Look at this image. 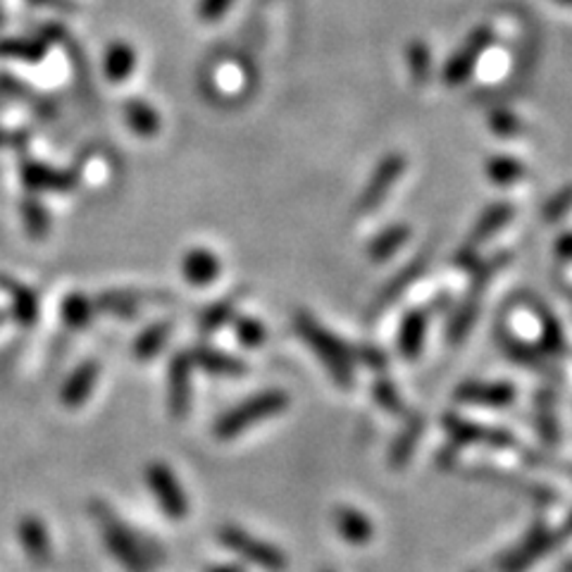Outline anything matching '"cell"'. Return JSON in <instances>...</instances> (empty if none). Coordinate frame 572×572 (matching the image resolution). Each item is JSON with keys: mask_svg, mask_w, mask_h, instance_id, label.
I'll return each mask as SVG.
<instances>
[{"mask_svg": "<svg viewBox=\"0 0 572 572\" xmlns=\"http://www.w3.org/2000/svg\"><path fill=\"white\" fill-rule=\"evenodd\" d=\"M93 518L99 520L107 551L127 572H151V556L143 542L103 504H93Z\"/></svg>", "mask_w": 572, "mask_h": 572, "instance_id": "6da1fadb", "label": "cell"}, {"mask_svg": "<svg viewBox=\"0 0 572 572\" xmlns=\"http://www.w3.org/2000/svg\"><path fill=\"white\" fill-rule=\"evenodd\" d=\"M287 406H289V396L284 392H277V389H272V392H263L258 396L243 401V404L237 406L234 410L225 412L215 424V436L217 440H234V436L241 434L243 430H249L253 424L277 416V412H282Z\"/></svg>", "mask_w": 572, "mask_h": 572, "instance_id": "7a4b0ae2", "label": "cell"}, {"mask_svg": "<svg viewBox=\"0 0 572 572\" xmlns=\"http://www.w3.org/2000/svg\"><path fill=\"white\" fill-rule=\"evenodd\" d=\"M220 542L231 549L234 554H239L241 558H246V561L260 565L270 572H282L289 565V558L282 549H277V546L267 544L258 537H253L246 530L234 527V525H227L220 530Z\"/></svg>", "mask_w": 572, "mask_h": 572, "instance_id": "3957f363", "label": "cell"}, {"mask_svg": "<svg viewBox=\"0 0 572 572\" xmlns=\"http://www.w3.org/2000/svg\"><path fill=\"white\" fill-rule=\"evenodd\" d=\"M298 330L301 334L308 339L310 346L315 348V353L325 360L327 368H330L334 380L342 384V386H351L353 380V372H351V356L348 351L344 348V344L334 339L332 334L322 332L318 325H315L310 318H298Z\"/></svg>", "mask_w": 572, "mask_h": 572, "instance_id": "277c9868", "label": "cell"}, {"mask_svg": "<svg viewBox=\"0 0 572 572\" xmlns=\"http://www.w3.org/2000/svg\"><path fill=\"white\" fill-rule=\"evenodd\" d=\"M145 484H149V490L153 492L157 506L163 508V513L169 520H185L189 513V501H187V494L181 490V484L177 480V474L169 470L165 462H151L149 468H145Z\"/></svg>", "mask_w": 572, "mask_h": 572, "instance_id": "5b68a950", "label": "cell"}, {"mask_svg": "<svg viewBox=\"0 0 572 572\" xmlns=\"http://www.w3.org/2000/svg\"><path fill=\"white\" fill-rule=\"evenodd\" d=\"M490 43H492V31H490V27L474 29L470 34V39L466 41V46H462L460 51L452 60H448V65L444 67V79H446V84H452V87H456V84L466 81L470 77V72H472L474 63H478L480 53Z\"/></svg>", "mask_w": 572, "mask_h": 572, "instance_id": "8992f818", "label": "cell"}, {"mask_svg": "<svg viewBox=\"0 0 572 572\" xmlns=\"http://www.w3.org/2000/svg\"><path fill=\"white\" fill-rule=\"evenodd\" d=\"M17 537L24 546V551H27L29 561L36 565H48L53 558V546H51V537H48V530L39 518L27 516L20 520L17 525Z\"/></svg>", "mask_w": 572, "mask_h": 572, "instance_id": "52a82bcc", "label": "cell"}, {"mask_svg": "<svg viewBox=\"0 0 572 572\" xmlns=\"http://www.w3.org/2000/svg\"><path fill=\"white\" fill-rule=\"evenodd\" d=\"M404 167H406V161L401 155H389L386 161L380 165V169H377L372 181L368 185V191H365V196L360 201V208L363 211H372L377 203H380L384 196L389 187L394 185V181L404 175Z\"/></svg>", "mask_w": 572, "mask_h": 572, "instance_id": "ba28073f", "label": "cell"}, {"mask_svg": "<svg viewBox=\"0 0 572 572\" xmlns=\"http://www.w3.org/2000/svg\"><path fill=\"white\" fill-rule=\"evenodd\" d=\"M191 404V363L187 356H179L169 368V410L177 418H185Z\"/></svg>", "mask_w": 572, "mask_h": 572, "instance_id": "9c48e42d", "label": "cell"}, {"mask_svg": "<svg viewBox=\"0 0 572 572\" xmlns=\"http://www.w3.org/2000/svg\"><path fill=\"white\" fill-rule=\"evenodd\" d=\"M334 522H336V530L342 534V539H346L348 544H368L372 539V522L368 520V516L360 513L356 508H336L334 513Z\"/></svg>", "mask_w": 572, "mask_h": 572, "instance_id": "30bf717a", "label": "cell"}, {"mask_svg": "<svg viewBox=\"0 0 572 572\" xmlns=\"http://www.w3.org/2000/svg\"><path fill=\"white\" fill-rule=\"evenodd\" d=\"M96 380H99V365L91 363V360L84 363L81 368L75 374H72L69 380H67V384L63 386V394H60V396H63V404L67 408L81 406L84 401L89 398L91 389L96 386Z\"/></svg>", "mask_w": 572, "mask_h": 572, "instance_id": "8fae6325", "label": "cell"}, {"mask_svg": "<svg viewBox=\"0 0 572 572\" xmlns=\"http://www.w3.org/2000/svg\"><path fill=\"white\" fill-rule=\"evenodd\" d=\"M424 330H428V318H424V313H410L404 320V327H401L398 334V348L406 358H416L422 351Z\"/></svg>", "mask_w": 572, "mask_h": 572, "instance_id": "7c38bea8", "label": "cell"}, {"mask_svg": "<svg viewBox=\"0 0 572 572\" xmlns=\"http://www.w3.org/2000/svg\"><path fill=\"white\" fill-rule=\"evenodd\" d=\"M220 272V263L208 251H191L185 260V275L193 284H208Z\"/></svg>", "mask_w": 572, "mask_h": 572, "instance_id": "4fadbf2b", "label": "cell"}, {"mask_svg": "<svg viewBox=\"0 0 572 572\" xmlns=\"http://www.w3.org/2000/svg\"><path fill=\"white\" fill-rule=\"evenodd\" d=\"M510 213L513 211H510L508 203H498V205H492V208H486V213L480 217L478 225H474V231L470 237V246L472 243H482L492 234H496V231L510 220Z\"/></svg>", "mask_w": 572, "mask_h": 572, "instance_id": "5bb4252c", "label": "cell"}, {"mask_svg": "<svg viewBox=\"0 0 572 572\" xmlns=\"http://www.w3.org/2000/svg\"><path fill=\"white\" fill-rule=\"evenodd\" d=\"M193 358H196L201 368H205L208 372H215V374H241L243 372V365L237 358H227L217 351L201 348V351L193 353Z\"/></svg>", "mask_w": 572, "mask_h": 572, "instance_id": "9a60e30c", "label": "cell"}, {"mask_svg": "<svg viewBox=\"0 0 572 572\" xmlns=\"http://www.w3.org/2000/svg\"><path fill=\"white\" fill-rule=\"evenodd\" d=\"M486 175H490V179L494 181V185H513V181H518L522 177V165L518 161H513V157H492L490 163H486Z\"/></svg>", "mask_w": 572, "mask_h": 572, "instance_id": "2e32d148", "label": "cell"}, {"mask_svg": "<svg viewBox=\"0 0 572 572\" xmlns=\"http://www.w3.org/2000/svg\"><path fill=\"white\" fill-rule=\"evenodd\" d=\"M134 63H137V58H134V53L129 51L125 43L113 46L111 51H107V60H105L107 77L115 79V81H122L131 72Z\"/></svg>", "mask_w": 572, "mask_h": 572, "instance_id": "e0dca14e", "label": "cell"}, {"mask_svg": "<svg viewBox=\"0 0 572 572\" xmlns=\"http://www.w3.org/2000/svg\"><path fill=\"white\" fill-rule=\"evenodd\" d=\"M127 119L134 129L141 131V137H151V134L157 131V125H161V122H157V113L151 111L145 103H129Z\"/></svg>", "mask_w": 572, "mask_h": 572, "instance_id": "ac0fdd59", "label": "cell"}, {"mask_svg": "<svg viewBox=\"0 0 572 572\" xmlns=\"http://www.w3.org/2000/svg\"><path fill=\"white\" fill-rule=\"evenodd\" d=\"M408 234H410V231H408L406 225L392 227L389 231H384V234L372 243V258L374 260H386L389 255H392L401 246V243L408 239Z\"/></svg>", "mask_w": 572, "mask_h": 572, "instance_id": "d6986e66", "label": "cell"}, {"mask_svg": "<svg viewBox=\"0 0 572 572\" xmlns=\"http://www.w3.org/2000/svg\"><path fill=\"white\" fill-rule=\"evenodd\" d=\"M460 394L470 401L484 398L482 404H506L513 392L508 386H466Z\"/></svg>", "mask_w": 572, "mask_h": 572, "instance_id": "ffe728a7", "label": "cell"}, {"mask_svg": "<svg viewBox=\"0 0 572 572\" xmlns=\"http://www.w3.org/2000/svg\"><path fill=\"white\" fill-rule=\"evenodd\" d=\"M572 211V187H565L563 191H558L556 196L544 205V220L546 223H556L561 217Z\"/></svg>", "mask_w": 572, "mask_h": 572, "instance_id": "44dd1931", "label": "cell"}, {"mask_svg": "<svg viewBox=\"0 0 572 572\" xmlns=\"http://www.w3.org/2000/svg\"><path fill=\"white\" fill-rule=\"evenodd\" d=\"M165 334H167L165 327H153V330L145 332V334L139 339V344H137V356H139L141 360L155 356V353L163 348Z\"/></svg>", "mask_w": 572, "mask_h": 572, "instance_id": "7402d4cb", "label": "cell"}, {"mask_svg": "<svg viewBox=\"0 0 572 572\" xmlns=\"http://www.w3.org/2000/svg\"><path fill=\"white\" fill-rule=\"evenodd\" d=\"M91 315V306L81 296H72L65 303V320L69 322V327H84V322L89 320Z\"/></svg>", "mask_w": 572, "mask_h": 572, "instance_id": "603a6c76", "label": "cell"}, {"mask_svg": "<svg viewBox=\"0 0 572 572\" xmlns=\"http://www.w3.org/2000/svg\"><path fill=\"white\" fill-rule=\"evenodd\" d=\"M0 53L12 55V58H24V60H41L43 55V46L31 43V41H10V43H0Z\"/></svg>", "mask_w": 572, "mask_h": 572, "instance_id": "cb8c5ba5", "label": "cell"}, {"mask_svg": "<svg viewBox=\"0 0 572 572\" xmlns=\"http://www.w3.org/2000/svg\"><path fill=\"white\" fill-rule=\"evenodd\" d=\"M410 67H412V75H416L418 81L428 79V75H430V51L424 48V43H416L410 48Z\"/></svg>", "mask_w": 572, "mask_h": 572, "instance_id": "d4e9b609", "label": "cell"}, {"mask_svg": "<svg viewBox=\"0 0 572 572\" xmlns=\"http://www.w3.org/2000/svg\"><path fill=\"white\" fill-rule=\"evenodd\" d=\"M492 127L496 134H501V137H516V134L520 131V122L516 115L498 111L492 115Z\"/></svg>", "mask_w": 572, "mask_h": 572, "instance_id": "484cf974", "label": "cell"}, {"mask_svg": "<svg viewBox=\"0 0 572 572\" xmlns=\"http://www.w3.org/2000/svg\"><path fill=\"white\" fill-rule=\"evenodd\" d=\"M237 332H239V339L243 342V346L255 348V346H260L263 339H265V330L255 320H243Z\"/></svg>", "mask_w": 572, "mask_h": 572, "instance_id": "4316f807", "label": "cell"}, {"mask_svg": "<svg viewBox=\"0 0 572 572\" xmlns=\"http://www.w3.org/2000/svg\"><path fill=\"white\" fill-rule=\"evenodd\" d=\"M12 294H15V310H17L20 318L24 322H31L36 318L34 296L29 294V291H24V289H12Z\"/></svg>", "mask_w": 572, "mask_h": 572, "instance_id": "83f0119b", "label": "cell"}, {"mask_svg": "<svg viewBox=\"0 0 572 572\" xmlns=\"http://www.w3.org/2000/svg\"><path fill=\"white\" fill-rule=\"evenodd\" d=\"M24 215H27V227L34 237H43L46 229H48V217L46 213L39 208V205H27V211H24Z\"/></svg>", "mask_w": 572, "mask_h": 572, "instance_id": "f1b7e54d", "label": "cell"}, {"mask_svg": "<svg viewBox=\"0 0 572 572\" xmlns=\"http://www.w3.org/2000/svg\"><path fill=\"white\" fill-rule=\"evenodd\" d=\"M374 394H377V398H380V404L384 408H389V410H401V401H398L396 389L392 384H389V382H377Z\"/></svg>", "mask_w": 572, "mask_h": 572, "instance_id": "f546056e", "label": "cell"}, {"mask_svg": "<svg viewBox=\"0 0 572 572\" xmlns=\"http://www.w3.org/2000/svg\"><path fill=\"white\" fill-rule=\"evenodd\" d=\"M227 5L229 0H203L201 15L205 17V22H215V17H220Z\"/></svg>", "mask_w": 572, "mask_h": 572, "instance_id": "4dcf8cb0", "label": "cell"}, {"mask_svg": "<svg viewBox=\"0 0 572 572\" xmlns=\"http://www.w3.org/2000/svg\"><path fill=\"white\" fill-rule=\"evenodd\" d=\"M227 315H231V308H227V303H223V308L211 310L208 315H205L203 330H215V327H220V322L227 318Z\"/></svg>", "mask_w": 572, "mask_h": 572, "instance_id": "1f68e13d", "label": "cell"}, {"mask_svg": "<svg viewBox=\"0 0 572 572\" xmlns=\"http://www.w3.org/2000/svg\"><path fill=\"white\" fill-rule=\"evenodd\" d=\"M556 251H558V255H561V258L572 260V234H565V237L558 239Z\"/></svg>", "mask_w": 572, "mask_h": 572, "instance_id": "d6a6232c", "label": "cell"}, {"mask_svg": "<svg viewBox=\"0 0 572 572\" xmlns=\"http://www.w3.org/2000/svg\"><path fill=\"white\" fill-rule=\"evenodd\" d=\"M363 358L368 360V365H372V368H384V356L380 351H374V348H365L363 351Z\"/></svg>", "mask_w": 572, "mask_h": 572, "instance_id": "836d02e7", "label": "cell"}, {"mask_svg": "<svg viewBox=\"0 0 572 572\" xmlns=\"http://www.w3.org/2000/svg\"><path fill=\"white\" fill-rule=\"evenodd\" d=\"M205 572H246V570H243V565L239 563H220V565L208 568Z\"/></svg>", "mask_w": 572, "mask_h": 572, "instance_id": "e575fe53", "label": "cell"}, {"mask_svg": "<svg viewBox=\"0 0 572 572\" xmlns=\"http://www.w3.org/2000/svg\"><path fill=\"white\" fill-rule=\"evenodd\" d=\"M558 3H561V5H568V8H572V0H558Z\"/></svg>", "mask_w": 572, "mask_h": 572, "instance_id": "d590c367", "label": "cell"}, {"mask_svg": "<svg viewBox=\"0 0 572 572\" xmlns=\"http://www.w3.org/2000/svg\"><path fill=\"white\" fill-rule=\"evenodd\" d=\"M322 572H332V570H322Z\"/></svg>", "mask_w": 572, "mask_h": 572, "instance_id": "8d00e7d4", "label": "cell"}]
</instances>
